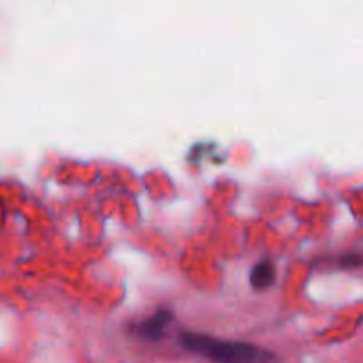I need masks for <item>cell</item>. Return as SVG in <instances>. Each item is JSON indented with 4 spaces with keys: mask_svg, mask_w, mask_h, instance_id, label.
Segmentation results:
<instances>
[{
    "mask_svg": "<svg viewBox=\"0 0 363 363\" xmlns=\"http://www.w3.org/2000/svg\"><path fill=\"white\" fill-rule=\"evenodd\" d=\"M179 340L184 350L213 363H279L272 351L255 344L215 339L195 332H184Z\"/></svg>",
    "mask_w": 363,
    "mask_h": 363,
    "instance_id": "1",
    "label": "cell"
},
{
    "mask_svg": "<svg viewBox=\"0 0 363 363\" xmlns=\"http://www.w3.org/2000/svg\"><path fill=\"white\" fill-rule=\"evenodd\" d=\"M170 321H172V312L167 311V308H162V311H158L156 314H152L151 318L138 323V325L135 326V332H137V335L140 337V339L156 342V340L162 339L167 326L170 325Z\"/></svg>",
    "mask_w": 363,
    "mask_h": 363,
    "instance_id": "2",
    "label": "cell"
},
{
    "mask_svg": "<svg viewBox=\"0 0 363 363\" xmlns=\"http://www.w3.org/2000/svg\"><path fill=\"white\" fill-rule=\"evenodd\" d=\"M277 280V269L272 261H261L259 264L254 266L250 273V284L255 289H268L275 284Z\"/></svg>",
    "mask_w": 363,
    "mask_h": 363,
    "instance_id": "3",
    "label": "cell"
},
{
    "mask_svg": "<svg viewBox=\"0 0 363 363\" xmlns=\"http://www.w3.org/2000/svg\"><path fill=\"white\" fill-rule=\"evenodd\" d=\"M362 264V259L358 254H350L346 259H342V268H350V269H354V268H360Z\"/></svg>",
    "mask_w": 363,
    "mask_h": 363,
    "instance_id": "4",
    "label": "cell"
}]
</instances>
